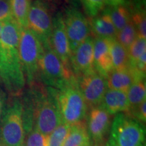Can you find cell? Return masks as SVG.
Returning <instances> with one entry per match:
<instances>
[{"mask_svg": "<svg viewBox=\"0 0 146 146\" xmlns=\"http://www.w3.org/2000/svg\"><path fill=\"white\" fill-rule=\"evenodd\" d=\"M76 80L88 108L101 104L108 89L106 78L95 71Z\"/></svg>", "mask_w": 146, "mask_h": 146, "instance_id": "10", "label": "cell"}, {"mask_svg": "<svg viewBox=\"0 0 146 146\" xmlns=\"http://www.w3.org/2000/svg\"><path fill=\"white\" fill-rule=\"evenodd\" d=\"M26 136L23 102L18 97H12L0 123V146H23Z\"/></svg>", "mask_w": 146, "mask_h": 146, "instance_id": "4", "label": "cell"}, {"mask_svg": "<svg viewBox=\"0 0 146 146\" xmlns=\"http://www.w3.org/2000/svg\"><path fill=\"white\" fill-rule=\"evenodd\" d=\"M41 1H46V0H41Z\"/></svg>", "mask_w": 146, "mask_h": 146, "instance_id": "35", "label": "cell"}, {"mask_svg": "<svg viewBox=\"0 0 146 146\" xmlns=\"http://www.w3.org/2000/svg\"><path fill=\"white\" fill-rule=\"evenodd\" d=\"M87 118V131L93 144L106 141L112 124L111 115L100 105L91 108Z\"/></svg>", "mask_w": 146, "mask_h": 146, "instance_id": "11", "label": "cell"}, {"mask_svg": "<svg viewBox=\"0 0 146 146\" xmlns=\"http://www.w3.org/2000/svg\"><path fill=\"white\" fill-rule=\"evenodd\" d=\"M137 37V33L135 27L133 25L132 21H131L123 29L117 32L115 39L128 51V49Z\"/></svg>", "mask_w": 146, "mask_h": 146, "instance_id": "24", "label": "cell"}, {"mask_svg": "<svg viewBox=\"0 0 146 146\" xmlns=\"http://www.w3.org/2000/svg\"><path fill=\"white\" fill-rule=\"evenodd\" d=\"M70 125L62 123L47 135V146H63L70 130Z\"/></svg>", "mask_w": 146, "mask_h": 146, "instance_id": "23", "label": "cell"}, {"mask_svg": "<svg viewBox=\"0 0 146 146\" xmlns=\"http://www.w3.org/2000/svg\"><path fill=\"white\" fill-rule=\"evenodd\" d=\"M73 76L72 70L66 68L50 45L43 47L39 62V76L45 86L58 89Z\"/></svg>", "mask_w": 146, "mask_h": 146, "instance_id": "7", "label": "cell"}, {"mask_svg": "<svg viewBox=\"0 0 146 146\" xmlns=\"http://www.w3.org/2000/svg\"><path fill=\"white\" fill-rule=\"evenodd\" d=\"M91 146H92V145H91Z\"/></svg>", "mask_w": 146, "mask_h": 146, "instance_id": "36", "label": "cell"}, {"mask_svg": "<svg viewBox=\"0 0 146 146\" xmlns=\"http://www.w3.org/2000/svg\"><path fill=\"white\" fill-rule=\"evenodd\" d=\"M110 39L108 38H96L94 39L95 70L106 78L114 70L110 50Z\"/></svg>", "mask_w": 146, "mask_h": 146, "instance_id": "15", "label": "cell"}, {"mask_svg": "<svg viewBox=\"0 0 146 146\" xmlns=\"http://www.w3.org/2000/svg\"><path fill=\"white\" fill-rule=\"evenodd\" d=\"M131 21L135 27L138 37L146 39L145 10L143 5L137 4L135 10L131 14Z\"/></svg>", "mask_w": 146, "mask_h": 146, "instance_id": "25", "label": "cell"}, {"mask_svg": "<svg viewBox=\"0 0 146 146\" xmlns=\"http://www.w3.org/2000/svg\"><path fill=\"white\" fill-rule=\"evenodd\" d=\"M92 141L84 121L71 125L70 132L63 146H91Z\"/></svg>", "mask_w": 146, "mask_h": 146, "instance_id": "18", "label": "cell"}, {"mask_svg": "<svg viewBox=\"0 0 146 146\" xmlns=\"http://www.w3.org/2000/svg\"><path fill=\"white\" fill-rule=\"evenodd\" d=\"M107 143L108 146H146L145 125L127 113L116 114Z\"/></svg>", "mask_w": 146, "mask_h": 146, "instance_id": "5", "label": "cell"}, {"mask_svg": "<svg viewBox=\"0 0 146 146\" xmlns=\"http://www.w3.org/2000/svg\"><path fill=\"white\" fill-rule=\"evenodd\" d=\"M13 19L20 27L28 28V14L30 9V0H9Z\"/></svg>", "mask_w": 146, "mask_h": 146, "instance_id": "20", "label": "cell"}, {"mask_svg": "<svg viewBox=\"0 0 146 146\" xmlns=\"http://www.w3.org/2000/svg\"><path fill=\"white\" fill-rule=\"evenodd\" d=\"M110 50L114 70H123L129 66L128 51L115 38L110 39Z\"/></svg>", "mask_w": 146, "mask_h": 146, "instance_id": "19", "label": "cell"}, {"mask_svg": "<svg viewBox=\"0 0 146 146\" xmlns=\"http://www.w3.org/2000/svg\"><path fill=\"white\" fill-rule=\"evenodd\" d=\"M57 100L63 123L71 126L87 118L88 106L74 76L57 89Z\"/></svg>", "mask_w": 146, "mask_h": 146, "instance_id": "3", "label": "cell"}, {"mask_svg": "<svg viewBox=\"0 0 146 146\" xmlns=\"http://www.w3.org/2000/svg\"><path fill=\"white\" fill-rule=\"evenodd\" d=\"M145 52H146V39L137 36L128 49L129 66L135 68L138 60Z\"/></svg>", "mask_w": 146, "mask_h": 146, "instance_id": "26", "label": "cell"}, {"mask_svg": "<svg viewBox=\"0 0 146 146\" xmlns=\"http://www.w3.org/2000/svg\"><path fill=\"white\" fill-rule=\"evenodd\" d=\"M145 66H146V52L143 53L141 55V57L138 60L136 64V66L135 68L137 69L141 72L145 73Z\"/></svg>", "mask_w": 146, "mask_h": 146, "instance_id": "31", "label": "cell"}, {"mask_svg": "<svg viewBox=\"0 0 146 146\" xmlns=\"http://www.w3.org/2000/svg\"><path fill=\"white\" fill-rule=\"evenodd\" d=\"M100 105L111 116L119 113L127 114L129 111L127 93L114 89H107Z\"/></svg>", "mask_w": 146, "mask_h": 146, "instance_id": "16", "label": "cell"}, {"mask_svg": "<svg viewBox=\"0 0 146 146\" xmlns=\"http://www.w3.org/2000/svg\"><path fill=\"white\" fill-rule=\"evenodd\" d=\"M90 30L96 38L114 39L117 34V31L113 24L109 9H106L101 14L91 18L89 23Z\"/></svg>", "mask_w": 146, "mask_h": 146, "instance_id": "17", "label": "cell"}, {"mask_svg": "<svg viewBox=\"0 0 146 146\" xmlns=\"http://www.w3.org/2000/svg\"><path fill=\"white\" fill-rule=\"evenodd\" d=\"M21 28L14 21L3 23L0 35V83L12 97H19L26 80L19 55Z\"/></svg>", "mask_w": 146, "mask_h": 146, "instance_id": "1", "label": "cell"}, {"mask_svg": "<svg viewBox=\"0 0 146 146\" xmlns=\"http://www.w3.org/2000/svg\"><path fill=\"white\" fill-rule=\"evenodd\" d=\"M126 1L127 0H106V3L111 8H113L118 5H124Z\"/></svg>", "mask_w": 146, "mask_h": 146, "instance_id": "33", "label": "cell"}, {"mask_svg": "<svg viewBox=\"0 0 146 146\" xmlns=\"http://www.w3.org/2000/svg\"><path fill=\"white\" fill-rule=\"evenodd\" d=\"M109 13L117 32L131 21L130 11L125 5L109 8Z\"/></svg>", "mask_w": 146, "mask_h": 146, "instance_id": "22", "label": "cell"}, {"mask_svg": "<svg viewBox=\"0 0 146 146\" xmlns=\"http://www.w3.org/2000/svg\"><path fill=\"white\" fill-rule=\"evenodd\" d=\"M43 51V45L39 37L28 28L21 29L20 59L25 80L30 87L39 78V62Z\"/></svg>", "mask_w": 146, "mask_h": 146, "instance_id": "6", "label": "cell"}, {"mask_svg": "<svg viewBox=\"0 0 146 146\" xmlns=\"http://www.w3.org/2000/svg\"><path fill=\"white\" fill-rule=\"evenodd\" d=\"M71 54L89 37L90 25L85 16L75 8H69L64 16Z\"/></svg>", "mask_w": 146, "mask_h": 146, "instance_id": "9", "label": "cell"}, {"mask_svg": "<svg viewBox=\"0 0 146 146\" xmlns=\"http://www.w3.org/2000/svg\"><path fill=\"white\" fill-rule=\"evenodd\" d=\"M50 46L66 68L71 70L70 60L71 51L66 31L64 16L58 14L53 20Z\"/></svg>", "mask_w": 146, "mask_h": 146, "instance_id": "13", "label": "cell"}, {"mask_svg": "<svg viewBox=\"0 0 146 146\" xmlns=\"http://www.w3.org/2000/svg\"><path fill=\"white\" fill-rule=\"evenodd\" d=\"M127 114L140 123L145 125L146 123V100L131 110Z\"/></svg>", "mask_w": 146, "mask_h": 146, "instance_id": "29", "label": "cell"}, {"mask_svg": "<svg viewBox=\"0 0 146 146\" xmlns=\"http://www.w3.org/2000/svg\"><path fill=\"white\" fill-rule=\"evenodd\" d=\"M70 65L76 78L96 71L94 60V38L89 36L71 54Z\"/></svg>", "mask_w": 146, "mask_h": 146, "instance_id": "12", "label": "cell"}, {"mask_svg": "<svg viewBox=\"0 0 146 146\" xmlns=\"http://www.w3.org/2000/svg\"><path fill=\"white\" fill-rule=\"evenodd\" d=\"M13 20L9 0H0V22L5 23Z\"/></svg>", "mask_w": 146, "mask_h": 146, "instance_id": "30", "label": "cell"}, {"mask_svg": "<svg viewBox=\"0 0 146 146\" xmlns=\"http://www.w3.org/2000/svg\"><path fill=\"white\" fill-rule=\"evenodd\" d=\"M53 20L46 5L36 0L31 5L28 14V29L41 41L43 47L50 45Z\"/></svg>", "mask_w": 146, "mask_h": 146, "instance_id": "8", "label": "cell"}, {"mask_svg": "<svg viewBox=\"0 0 146 146\" xmlns=\"http://www.w3.org/2000/svg\"><path fill=\"white\" fill-rule=\"evenodd\" d=\"M32 107L33 129L48 135L62 123L57 100V89L36 82L28 94Z\"/></svg>", "mask_w": 146, "mask_h": 146, "instance_id": "2", "label": "cell"}, {"mask_svg": "<svg viewBox=\"0 0 146 146\" xmlns=\"http://www.w3.org/2000/svg\"><path fill=\"white\" fill-rule=\"evenodd\" d=\"M92 146H108L107 141H104L102 143H94Z\"/></svg>", "mask_w": 146, "mask_h": 146, "instance_id": "34", "label": "cell"}, {"mask_svg": "<svg viewBox=\"0 0 146 146\" xmlns=\"http://www.w3.org/2000/svg\"><path fill=\"white\" fill-rule=\"evenodd\" d=\"M127 94L130 111L137 106L140 104L141 102L146 100L145 78L133 83L128 90Z\"/></svg>", "mask_w": 146, "mask_h": 146, "instance_id": "21", "label": "cell"}, {"mask_svg": "<svg viewBox=\"0 0 146 146\" xmlns=\"http://www.w3.org/2000/svg\"><path fill=\"white\" fill-rule=\"evenodd\" d=\"M23 146H47V135L33 129L27 135Z\"/></svg>", "mask_w": 146, "mask_h": 146, "instance_id": "27", "label": "cell"}, {"mask_svg": "<svg viewBox=\"0 0 146 146\" xmlns=\"http://www.w3.org/2000/svg\"><path fill=\"white\" fill-rule=\"evenodd\" d=\"M85 12L91 18L95 17L104 8L106 0H80Z\"/></svg>", "mask_w": 146, "mask_h": 146, "instance_id": "28", "label": "cell"}, {"mask_svg": "<svg viewBox=\"0 0 146 146\" xmlns=\"http://www.w3.org/2000/svg\"><path fill=\"white\" fill-rule=\"evenodd\" d=\"M6 106V98L4 92L0 88V123L2 118L3 112Z\"/></svg>", "mask_w": 146, "mask_h": 146, "instance_id": "32", "label": "cell"}, {"mask_svg": "<svg viewBox=\"0 0 146 146\" xmlns=\"http://www.w3.org/2000/svg\"><path fill=\"white\" fill-rule=\"evenodd\" d=\"M144 78L145 73L131 66L123 70H113L106 78L108 89L127 93L133 83Z\"/></svg>", "mask_w": 146, "mask_h": 146, "instance_id": "14", "label": "cell"}]
</instances>
